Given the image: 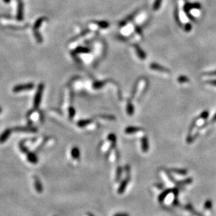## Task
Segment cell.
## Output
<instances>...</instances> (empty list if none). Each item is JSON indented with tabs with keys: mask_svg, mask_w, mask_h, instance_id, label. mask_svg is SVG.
Here are the masks:
<instances>
[{
	"mask_svg": "<svg viewBox=\"0 0 216 216\" xmlns=\"http://www.w3.org/2000/svg\"><path fill=\"white\" fill-rule=\"evenodd\" d=\"M204 209H206V210L211 209L212 207H213V202H212L210 199L206 200V201H205V203H204Z\"/></svg>",
	"mask_w": 216,
	"mask_h": 216,
	"instance_id": "22",
	"label": "cell"
},
{
	"mask_svg": "<svg viewBox=\"0 0 216 216\" xmlns=\"http://www.w3.org/2000/svg\"><path fill=\"white\" fill-rule=\"evenodd\" d=\"M16 18L17 21H20L23 20V3L21 1H19L18 5H17Z\"/></svg>",
	"mask_w": 216,
	"mask_h": 216,
	"instance_id": "8",
	"label": "cell"
},
{
	"mask_svg": "<svg viewBox=\"0 0 216 216\" xmlns=\"http://www.w3.org/2000/svg\"><path fill=\"white\" fill-rule=\"evenodd\" d=\"M113 216H130L129 214L127 213H115Z\"/></svg>",
	"mask_w": 216,
	"mask_h": 216,
	"instance_id": "35",
	"label": "cell"
},
{
	"mask_svg": "<svg viewBox=\"0 0 216 216\" xmlns=\"http://www.w3.org/2000/svg\"><path fill=\"white\" fill-rule=\"evenodd\" d=\"M91 122H92V120H90V119H85V120H81V121H79V122H78L77 125L79 126V127L83 128V127H85V126L88 125L89 123H90Z\"/></svg>",
	"mask_w": 216,
	"mask_h": 216,
	"instance_id": "18",
	"label": "cell"
},
{
	"mask_svg": "<svg viewBox=\"0 0 216 216\" xmlns=\"http://www.w3.org/2000/svg\"><path fill=\"white\" fill-rule=\"evenodd\" d=\"M44 20H45V18L41 17V18H39L37 20V21H36V23H35V24L34 25V32H37L38 29L39 28V27L41 26V25L42 22L44 21Z\"/></svg>",
	"mask_w": 216,
	"mask_h": 216,
	"instance_id": "16",
	"label": "cell"
},
{
	"mask_svg": "<svg viewBox=\"0 0 216 216\" xmlns=\"http://www.w3.org/2000/svg\"><path fill=\"white\" fill-rule=\"evenodd\" d=\"M3 1H4V2H5L7 4H9L11 1V0H3Z\"/></svg>",
	"mask_w": 216,
	"mask_h": 216,
	"instance_id": "38",
	"label": "cell"
},
{
	"mask_svg": "<svg viewBox=\"0 0 216 216\" xmlns=\"http://www.w3.org/2000/svg\"><path fill=\"white\" fill-rule=\"evenodd\" d=\"M201 4H200L198 3V2H196V3H186L184 6L183 9H184L185 12L186 13V14L188 15L189 18L191 19L192 21H194L193 17H192V15H190V13H190V11L191 9H201Z\"/></svg>",
	"mask_w": 216,
	"mask_h": 216,
	"instance_id": "1",
	"label": "cell"
},
{
	"mask_svg": "<svg viewBox=\"0 0 216 216\" xmlns=\"http://www.w3.org/2000/svg\"><path fill=\"white\" fill-rule=\"evenodd\" d=\"M134 48H135L137 54L140 59H141V60H145V59L146 58V54H145V53L138 46V45H134Z\"/></svg>",
	"mask_w": 216,
	"mask_h": 216,
	"instance_id": "11",
	"label": "cell"
},
{
	"mask_svg": "<svg viewBox=\"0 0 216 216\" xmlns=\"http://www.w3.org/2000/svg\"><path fill=\"white\" fill-rule=\"evenodd\" d=\"M76 52L79 53V54H87V53L89 52V49L87 48H85V47H78L76 50Z\"/></svg>",
	"mask_w": 216,
	"mask_h": 216,
	"instance_id": "23",
	"label": "cell"
},
{
	"mask_svg": "<svg viewBox=\"0 0 216 216\" xmlns=\"http://www.w3.org/2000/svg\"><path fill=\"white\" fill-rule=\"evenodd\" d=\"M124 170H125L126 176H130V173H131V169H130V166L129 165H126L124 167Z\"/></svg>",
	"mask_w": 216,
	"mask_h": 216,
	"instance_id": "31",
	"label": "cell"
},
{
	"mask_svg": "<svg viewBox=\"0 0 216 216\" xmlns=\"http://www.w3.org/2000/svg\"><path fill=\"white\" fill-rule=\"evenodd\" d=\"M161 3H162V0H155L154 4H153V9L154 11H157L161 7Z\"/></svg>",
	"mask_w": 216,
	"mask_h": 216,
	"instance_id": "20",
	"label": "cell"
},
{
	"mask_svg": "<svg viewBox=\"0 0 216 216\" xmlns=\"http://www.w3.org/2000/svg\"><path fill=\"white\" fill-rule=\"evenodd\" d=\"M192 27V25L190 23H187V24L185 25L184 29L185 32H190V31H191Z\"/></svg>",
	"mask_w": 216,
	"mask_h": 216,
	"instance_id": "30",
	"label": "cell"
},
{
	"mask_svg": "<svg viewBox=\"0 0 216 216\" xmlns=\"http://www.w3.org/2000/svg\"><path fill=\"white\" fill-rule=\"evenodd\" d=\"M172 171L175 173L180 175V176H185L188 173V170L182 169V168H172Z\"/></svg>",
	"mask_w": 216,
	"mask_h": 216,
	"instance_id": "15",
	"label": "cell"
},
{
	"mask_svg": "<svg viewBox=\"0 0 216 216\" xmlns=\"http://www.w3.org/2000/svg\"><path fill=\"white\" fill-rule=\"evenodd\" d=\"M141 131V128L135 127V126H129V127L126 128L124 132L127 133V134H132V133H137V132H138V131Z\"/></svg>",
	"mask_w": 216,
	"mask_h": 216,
	"instance_id": "14",
	"label": "cell"
},
{
	"mask_svg": "<svg viewBox=\"0 0 216 216\" xmlns=\"http://www.w3.org/2000/svg\"><path fill=\"white\" fill-rule=\"evenodd\" d=\"M44 86L43 84H41L40 85H39L37 91H36V95H35L34 97V106L35 108H38L39 106L41 103V101L42 98V93L43 91H44Z\"/></svg>",
	"mask_w": 216,
	"mask_h": 216,
	"instance_id": "2",
	"label": "cell"
},
{
	"mask_svg": "<svg viewBox=\"0 0 216 216\" xmlns=\"http://www.w3.org/2000/svg\"><path fill=\"white\" fill-rule=\"evenodd\" d=\"M105 83V82H96V83L94 84L93 85V87L95 88H102L103 85H104Z\"/></svg>",
	"mask_w": 216,
	"mask_h": 216,
	"instance_id": "29",
	"label": "cell"
},
{
	"mask_svg": "<svg viewBox=\"0 0 216 216\" xmlns=\"http://www.w3.org/2000/svg\"><path fill=\"white\" fill-rule=\"evenodd\" d=\"M1 111H2V109H1V107H0V113H1Z\"/></svg>",
	"mask_w": 216,
	"mask_h": 216,
	"instance_id": "40",
	"label": "cell"
},
{
	"mask_svg": "<svg viewBox=\"0 0 216 216\" xmlns=\"http://www.w3.org/2000/svg\"><path fill=\"white\" fill-rule=\"evenodd\" d=\"M211 123H215V122H216V113H215V115L213 116V119H211Z\"/></svg>",
	"mask_w": 216,
	"mask_h": 216,
	"instance_id": "36",
	"label": "cell"
},
{
	"mask_svg": "<svg viewBox=\"0 0 216 216\" xmlns=\"http://www.w3.org/2000/svg\"><path fill=\"white\" fill-rule=\"evenodd\" d=\"M74 115H75L74 109H73V107H70V109H69V117L71 119V118L73 117Z\"/></svg>",
	"mask_w": 216,
	"mask_h": 216,
	"instance_id": "34",
	"label": "cell"
},
{
	"mask_svg": "<svg viewBox=\"0 0 216 216\" xmlns=\"http://www.w3.org/2000/svg\"><path fill=\"white\" fill-rule=\"evenodd\" d=\"M141 149L143 152H148L149 149V143L148 139L146 136H144L141 139Z\"/></svg>",
	"mask_w": 216,
	"mask_h": 216,
	"instance_id": "9",
	"label": "cell"
},
{
	"mask_svg": "<svg viewBox=\"0 0 216 216\" xmlns=\"http://www.w3.org/2000/svg\"><path fill=\"white\" fill-rule=\"evenodd\" d=\"M97 25L100 27H102V28H107L109 26V23L106 22V21H100V22L97 23Z\"/></svg>",
	"mask_w": 216,
	"mask_h": 216,
	"instance_id": "26",
	"label": "cell"
},
{
	"mask_svg": "<svg viewBox=\"0 0 216 216\" xmlns=\"http://www.w3.org/2000/svg\"><path fill=\"white\" fill-rule=\"evenodd\" d=\"M206 83L208 84H210V85H211V86H216V79L209 80V81H206Z\"/></svg>",
	"mask_w": 216,
	"mask_h": 216,
	"instance_id": "33",
	"label": "cell"
},
{
	"mask_svg": "<svg viewBox=\"0 0 216 216\" xmlns=\"http://www.w3.org/2000/svg\"><path fill=\"white\" fill-rule=\"evenodd\" d=\"M192 178H187V179L184 180H181V181L176 182V183L177 184H180V185H183V184H190V183H192Z\"/></svg>",
	"mask_w": 216,
	"mask_h": 216,
	"instance_id": "21",
	"label": "cell"
},
{
	"mask_svg": "<svg viewBox=\"0 0 216 216\" xmlns=\"http://www.w3.org/2000/svg\"><path fill=\"white\" fill-rule=\"evenodd\" d=\"M209 111H204L200 115L199 117L201 118V119H206L208 117H209Z\"/></svg>",
	"mask_w": 216,
	"mask_h": 216,
	"instance_id": "28",
	"label": "cell"
},
{
	"mask_svg": "<svg viewBox=\"0 0 216 216\" xmlns=\"http://www.w3.org/2000/svg\"><path fill=\"white\" fill-rule=\"evenodd\" d=\"M130 180V176H127L126 178L122 180L120 183L119 187L118 189V193L119 194H122L125 191L126 188H127V184H129Z\"/></svg>",
	"mask_w": 216,
	"mask_h": 216,
	"instance_id": "4",
	"label": "cell"
},
{
	"mask_svg": "<svg viewBox=\"0 0 216 216\" xmlns=\"http://www.w3.org/2000/svg\"><path fill=\"white\" fill-rule=\"evenodd\" d=\"M127 114L129 115H132L134 112V106L132 105V104L131 103H129L127 104Z\"/></svg>",
	"mask_w": 216,
	"mask_h": 216,
	"instance_id": "25",
	"label": "cell"
},
{
	"mask_svg": "<svg viewBox=\"0 0 216 216\" xmlns=\"http://www.w3.org/2000/svg\"><path fill=\"white\" fill-rule=\"evenodd\" d=\"M18 1H20V0H18Z\"/></svg>",
	"mask_w": 216,
	"mask_h": 216,
	"instance_id": "41",
	"label": "cell"
},
{
	"mask_svg": "<svg viewBox=\"0 0 216 216\" xmlns=\"http://www.w3.org/2000/svg\"><path fill=\"white\" fill-rule=\"evenodd\" d=\"M34 84H20V85L15 86L13 88V91L14 93H18V92L26 91V90H31L34 88Z\"/></svg>",
	"mask_w": 216,
	"mask_h": 216,
	"instance_id": "3",
	"label": "cell"
},
{
	"mask_svg": "<svg viewBox=\"0 0 216 216\" xmlns=\"http://www.w3.org/2000/svg\"><path fill=\"white\" fill-rule=\"evenodd\" d=\"M11 133V130L10 129H7L4 131V132L0 135V143L2 144V143H5L6 141L8 140L9 136H10Z\"/></svg>",
	"mask_w": 216,
	"mask_h": 216,
	"instance_id": "7",
	"label": "cell"
},
{
	"mask_svg": "<svg viewBox=\"0 0 216 216\" xmlns=\"http://www.w3.org/2000/svg\"><path fill=\"white\" fill-rule=\"evenodd\" d=\"M174 16H175V18H176L177 24L181 26L182 24H181V22H180V18H179V14H178V9H177L175 10Z\"/></svg>",
	"mask_w": 216,
	"mask_h": 216,
	"instance_id": "27",
	"label": "cell"
},
{
	"mask_svg": "<svg viewBox=\"0 0 216 216\" xmlns=\"http://www.w3.org/2000/svg\"><path fill=\"white\" fill-rule=\"evenodd\" d=\"M177 81H178L179 83L183 84V83H186V82H189L190 79H189L186 76L182 75V76H179V77L178 78V79H177Z\"/></svg>",
	"mask_w": 216,
	"mask_h": 216,
	"instance_id": "24",
	"label": "cell"
},
{
	"mask_svg": "<svg viewBox=\"0 0 216 216\" xmlns=\"http://www.w3.org/2000/svg\"><path fill=\"white\" fill-rule=\"evenodd\" d=\"M71 156L74 159H76V160L79 159L80 156H81V154H80V150H79V147H73L71 150Z\"/></svg>",
	"mask_w": 216,
	"mask_h": 216,
	"instance_id": "13",
	"label": "cell"
},
{
	"mask_svg": "<svg viewBox=\"0 0 216 216\" xmlns=\"http://www.w3.org/2000/svg\"><path fill=\"white\" fill-rule=\"evenodd\" d=\"M108 139L112 143V148H114V147H116V135H115L113 133H111V134H110L109 135H108Z\"/></svg>",
	"mask_w": 216,
	"mask_h": 216,
	"instance_id": "19",
	"label": "cell"
},
{
	"mask_svg": "<svg viewBox=\"0 0 216 216\" xmlns=\"http://www.w3.org/2000/svg\"><path fill=\"white\" fill-rule=\"evenodd\" d=\"M172 192V189H167L165 190L164 192H162L161 193L159 194L158 196V201L159 202H162L164 200L166 199V197L169 195V194Z\"/></svg>",
	"mask_w": 216,
	"mask_h": 216,
	"instance_id": "12",
	"label": "cell"
},
{
	"mask_svg": "<svg viewBox=\"0 0 216 216\" xmlns=\"http://www.w3.org/2000/svg\"><path fill=\"white\" fill-rule=\"evenodd\" d=\"M87 216H95V215H93V214L91 213H87Z\"/></svg>",
	"mask_w": 216,
	"mask_h": 216,
	"instance_id": "39",
	"label": "cell"
},
{
	"mask_svg": "<svg viewBox=\"0 0 216 216\" xmlns=\"http://www.w3.org/2000/svg\"><path fill=\"white\" fill-rule=\"evenodd\" d=\"M27 157H28V160L30 162L31 164H36L38 162V158L37 156L34 154V153L30 152L28 154H27Z\"/></svg>",
	"mask_w": 216,
	"mask_h": 216,
	"instance_id": "10",
	"label": "cell"
},
{
	"mask_svg": "<svg viewBox=\"0 0 216 216\" xmlns=\"http://www.w3.org/2000/svg\"><path fill=\"white\" fill-rule=\"evenodd\" d=\"M150 68L151 70H156V71H159V72H170V70L169 69H167L164 67L161 66L160 65L157 64V63H155V62H153L150 65Z\"/></svg>",
	"mask_w": 216,
	"mask_h": 216,
	"instance_id": "6",
	"label": "cell"
},
{
	"mask_svg": "<svg viewBox=\"0 0 216 216\" xmlns=\"http://www.w3.org/2000/svg\"><path fill=\"white\" fill-rule=\"evenodd\" d=\"M34 183L35 190H36V192L39 194L42 193L43 190H44V187H43L42 183L41 182L39 178L36 176H34Z\"/></svg>",
	"mask_w": 216,
	"mask_h": 216,
	"instance_id": "5",
	"label": "cell"
},
{
	"mask_svg": "<svg viewBox=\"0 0 216 216\" xmlns=\"http://www.w3.org/2000/svg\"><path fill=\"white\" fill-rule=\"evenodd\" d=\"M203 75H206V76H216V70H215V71H211V72H205V73L203 74Z\"/></svg>",
	"mask_w": 216,
	"mask_h": 216,
	"instance_id": "32",
	"label": "cell"
},
{
	"mask_svg": "<svg viewBox=\"0 0 216 216\" xmlns=\"http://www.w3.org/2000/svg\"><path fill=\"white\" fill-rule=\"evenodd\" d=\"M156 187H158L159 189H163V188H164V187H163L162 184H156Z\"/></svg>",
	"mask_w": 216,
	"mask_h": 216,
	"instance_id": "37",
	"label": "cell"
},
{
	"mask_svg": "<svg viewBox=\"0 0 216 216\" xmlns=\"http://www.w3.org/2000/svg\"><path fill=\"white\" fill-rule=\"evenodd\" d=\"M122 174V168L121 166H118L116 168V180L117 182L120 181Z\"/></svg>",
	"mask_w": 216,
	"mask_h": 216,
	"instance_id": "17",
	"label": "cell"
}]
</instances>
